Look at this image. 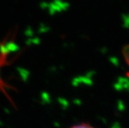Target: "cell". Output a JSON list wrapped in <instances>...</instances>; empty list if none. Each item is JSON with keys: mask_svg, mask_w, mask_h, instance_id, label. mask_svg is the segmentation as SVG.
Returning <instances> with one entry per match:
<instances>
[{"mask_svg": "<svg viewBox=\"0 0 129 128\" xmlns=\"http://www.w3.org/2000/svg\"><path fill=\"white\" fill-rule=\"evenodd\" d=\"M122 55L124 56V59L127 63V66H129V44L125 45L122 49Z\"/></svg>", "mask_w": 129, "mask_h": 128, "instance_id": "obj_1", "label": "cell"}, {"mask_svg": "<svg viewBox=\"0 0 129 128\" xmlns=\"http://www.w3.org/2000/svg\"><path fill=\"white\" fill-rule=\"evenodd\" d=\"M70 128H94V127L89 125V124H87V123H81V124H77V125L73 126Z\"/></svg>", "mask_w": 129, "mask_h": 128, "instance_id": "obj_2", "label": "cell"}]
</instances>
